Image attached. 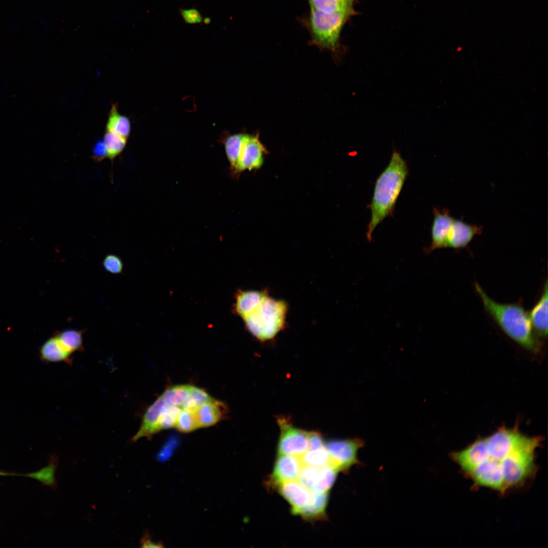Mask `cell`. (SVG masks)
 Segmentation results:
<instances>
[{
    "mask_svg": "<svg viewBox=\"0 0 548 548\" xmlns=\"http://www.w3.org/2000/svg\"><path fill=\"white\" fill-rule=\"evenodd\" d=\"M339 470L330 463L319 468L317 481L311 491L314 493L328 492L334 483Z\"/></svg>",
    "mask_w": 548,
    "mask_h": 548,
    "instance_id": "7402d4cb",
    "label": "cell"
},
{
    "mask_svg": "<svg viewBox=\"0 0 548 548\" xmlns=\"http://www.w3.org/2000/svg\"><path fill=\"white\" fill-rule=\"evenodd\" d=\"M180 14L183 20L188 24H195L202 22L203 18L199 11L196 8L181 9Z\"/></svg>",
    "mask_w": 548,
    "mask_h": 548,
    "instance_id": "1f68e13d",
    "label": "cell"
},
{
    "mask_svg": "<svg viewBox=\"0 0 548 548\" xmlns=\"http://www.w3.org/2000/svg\"><path fill=\"white\" fill-rule=\"evenodd\" d=\"M277 423L280 429L278 455L299 457L305 453L308 450V432L294 426L285 416H279Z\"/></svg>",
    "mask_w": 548,
    "mask_h": 548,
    "instance_id": "8992f818",
    "label": "cell"
},
{
    "mask_svg": "<svg viewBox=\"0 0 548 548\" xmlns=\"http://www.w3.org/2000/svg\"><path fill=\"white\" fill-rule=\"evenodd\" d=\"M165 404L160 397L148 407L143 417L139 430L131 439L133 441L141 437L150 438L160 431L159 418Z\"/></svg>",
    "mask_w": 548,
    "mask_h": 548,
    "instance_id": "4fadbf2b",
    "label": "cell"
},
{
    "mask_svg": "<svg viewBox=\"0 0 548 548\" xmlns=\"http://www.w3.org/2000/svg\"><path fill=\"white\" fill-rule=\"evenodd\" d=\"M278 491L290 504L292 513L297 515L301 509L310 502L312 492L298 482L293 481L278 485Z\"/></svg>",
    "mask_w": 548,
    "mask_h": 548,
    "instance_id": "8fae6325",
    "label": "cell"
},
{
    "mask_svg": "<svg viewBox=\"0 0 548 548\" xmlns=\"http://www.w3.org/2000/svg\"><path fill=\"white\" fill-rule=\"evenodd\" d=\"M303 465L321 468L329 463V457L325 447L309 450L299 457Z\"/></svg>",
    "mask_w": 548,
    "mask_h": 548,
    "instance_id": "d4e9b609",
    "label": "cell"
},
{
    "mask_svg": "<svg viewBox=\"0 0 548 548\" xmlns=\"http://www.w3.org/2000/svg\"><path fill=\"white\" fill-rule=\"evenodd\" d=\"M103 141L107 149V156L111 158L120 153L126 143L125 138L108 130L105 133Z\"/></svg>",
    "mask_w": 548,
    "mask_h": 548,
    "instance_id": "484cf974",
    "label": "cell"
},
{
    "mask_svg": "<svg viewBox=\"0 0 548 548\" xmlns=\"http://www.w3.org/2000/svg\"><path fill=\"white\" fill-rule=\"evenodd\" d=\"M543 438L529 436L516 427H500L465 448L451 452L459 471L474 490L485 488L504 496L530 485L538 470L537 451Z\"/></svg>",
    "mask_w": 548,
    "mask_h": 548,
    "instance_id": "6da1fadb",
    "label": "cell"
},
{
    "mask_svg": "<svg viewBox=\"0 0 548 548\" xmlns=\"http://www.w3.org/2000/svg\"><path fill=\"white\" fill-rule=\"evenodd\" d=\"M356 0H310L311 10L324 13L347 12L354 15Z\"/></svg>",
    "mask_w": 548,
    "mask_h": 548,
    "instance_id": "ffe728a7",
    "label": "cell"
},
{
    "mask_svg": "<svg viewBox=\"0 0 548 548\" xmlns=\"http://www.w3.org/2000/svg\"><path fill=\"white\" fill-rule=\"evenodd\" d=\"M319 472V468L302 465L297 478V482L303 487L311 491L316 483Z\"/></svg>",
    "mask_w": 548,
    "mask_h": 548,
    "instance_id": "f546056e",
    "label": "cell"
},
{
    "mask_svg": "<svg viewBox=\"0 0 548 548\" xmlns=\"http://www.w3.org/2000/svg\"><path fill=\"white\" fill-rule=\"evenodd\" d=\"M72 354L62 344L57 335L47 340L41 349L42 358L48 362H64L70 364L72 362Z\"/></svg>",
    "mask_w": 548,
    "mask_h": 548,
    "instance_id": "2e32d148",
    "label": "cell"
},
{
    "mask_svg": "<svg viewBox=\"0 0 548 548\" xmlns=\"http://www.w3.org/2000/svg\"><path fill=\"white\" fill-rule=\"evenodd\" d=\"M309 1H310V0H309Z\"/></svg>",
    "mask_w": 548,
    "mask_h": 548,
    "instance_id": "8d00e7d4",
    "label": "cell"
},
{
    "mask_svg": "<svg viewBox=\"0 0 548 548\" xmlns=\"http://www.w3.org/2000/svg\"><path fill=\"white\" fill-rule=\"evenodd\" d=\"M361 441L357 439H332L325 442L329 463L339 471L349 468L357 462V452Z\"/></svg>",
    "mask_w": 548,
    "mask_h": 548,
    "instance_id": "52a82bcc",
    "label": "cell"
},
{
    "mask_svg": "<svg viewBox=\"0 0 548 548\" xmlns=\"http://www.w3.org/2000/svg\"><path fill=\"white\" fill-rule=\"evenodd\" d=\"M215 400L203 390L191 386L189 396L182 404L181 408L193 409Z\"/></svg>",
    "mask_w": 548,
    "mask_h": 548,
    "instance_id": "4316f807",
    "label": "cell"
},
{
    "mask_svg": "<svg viewBox=\"0 0 548 548\" xmlns=\"http://www.w3.org/2000/svg\"><path fill=\"white\" fill-rule=\"evenodd\" d=\"M312 492V497L310 502L300 510L297 515H300L303 519L307 520L321 519L325 515L328 501V492Z\"/></svg>",
    "mask_w": 548,
    "mask_h": 548,
    "instance_id": "e0dca14e",
    "label": "cell"
},
{
    "mask_svg": "<svg viewBox=\"0 0 548 548\" xmlns=\"http://www.w3.org/2000/svg\"><path fill=\"white\" fill-rule=\"evenodd\" d=\"M142 546L143 547H161L163 546L161 543H155L151 541L150 537L149 535L146 534L144 536L141 540Z\"/></svg>",
    "mask_w": 548,
    "mask_h": 548,
    "instance_id": "e575fe53",
    "label": "cell"
},
{
    "mask_svg": "<svg viewBox=\"0 0 548 548\" xmlns=\"http://www.w3.org/2000/svg\"><path fill=\"white\" fill-rule=\"evenodd\" d=\"M116 104L112 106L106 124V130L127 138L131 130L130 120L127 117L119 113Z\"/></svg>",
    "mask_w": 548,
    "mask_h": 548,
    "instance_id": "44dd1931",
    "label": "cell"
},
{
    "mask_svg": "<svg viewBox=\"0 0 548 548\" xmlns=\"http://www.w3.org/2000/svg\"><path fill=\"white\" fill-rule=\"evenodd\" d=\"M102 264L105 269L113 274H119L123 271V264L117 255L109 254L104 258Z\"/></svg>",
    "mask_w": 548,
    "mask_h": 548,
    "instance_id": "4dcf8cb0",
    "label": "cell"
},
{
    "mask_svg": "<svg viewBox=\"0 0 548 548\" xmlns=\"http://www.w3.org/2000/svg\"><path fill=\"white\" fill-rule=\"evenodd\" d=\"M482 227L454 219L448 240L447 247L460 249L466 247L476 235L482 232Z\"/></svg>",
    "mask_w": 548,
    "mask_h": 548,
    "instance_id": "7c38bea8",
    "label": "cell"
},
{
    "mask_svg": "<svg viewBox=\"0 0 548 548\" xmlns=\"http://www.w3.org/2000/svg\"><path fill=\"white\" fill-rule=\"evenodd\" d=\"M204 22H205V23H206V24H208V23H209V22H210V19H209V18H206L205 19H204Z\"/></svg>",
    "mask_w": 548,
    "mask_h": 548,
    "instance_id": "d590c367",
    "label": "cell"
},
{
    "mask_svg": "<svg viewBox=\"0 0 548 548\" xmlns=\"http://www.w3.org/2000/svg\"><path fill=\"white\" fill-rule=\"evenodd\" d=\"M352 15L347 12L328 14L311 10L309 26L312 41L320 47L334 51L343 26Z\"/></svg>",
    "mask_w": 548,
    "mask_h": 548,
    "instance_id": "5b68a950",
    "label": "cell"
},
{
    "mask_svg": "<svg viewBox=\"0 0 548 548\" xmlns=\"http://www.w3.org/2000/svg\"><path fill=\"white\" fill-rule=\"evenodd\" d=\"M82 331L75 329L63 330L57 335L65 348L70 352L83 350Z\"/></svg>",
    "mask_w": 548,
    "mask_h": 548,
    "instance_id": "cb8c5ba5",
    "label": "cell"
},
{
    "mask_svg": "<svg viewBox=\"0 0 548 548\" xmlns=\"http://www.w3.org/2000/svg\"><path fill=\"white\" fill-rule=\"evenodd\" d=\"M302 466L300 458L287 455H278L271 476V483L275 486L295 481Z\"/></svg>",
    "mask_w": 548,
    "mask_h": 548,
    "instance_id": "30bf717a",
    "label": "cell"
},
{
    "mask_svg": "<svg viewBox=\"0 0 548 548\" xmlns=\"http://www.w3.org/2000/svg\"><path fill=\"white\" fill-rule=\"evenodd\" d=\"M191 386L179 385L170 387L160 397L167 405L181 407L189 396Z\"/></svg>",
    "mask_w": 548,
    "mask_h": 548,
    "instance_id": "603a6c76",
    "label": "cell"
},
{
    "mask_svg": "<svg viewBox=\"0 0 548 548\" xmlns=\"http://www.w3.org/2000/svg\"><path fill=\"white\" fill-rule=\"evenodd\" d=\"M288 306L284 300L277 299L268 291L258 304L242 318L248 331L260 341L275 338L286 325Z\"/></svg>",
    "mask_w": 548,
    "mask_h": 548,
    "instance_id": "277c9868",
    "label": "cell"
},
{
    "mask_svg": "<svg viewBox=\"0 0 548 548\" xmlns=\"http://www.w3.org/2000/svg\"><path fill=\"white\" fill-rule=\"evenodd\" d=\"M547 293L546 281L540 299L529 315L533 330L542 337L547 335Z\"/></svg>",
    "mask_w": 548,
    "mask_h": 548,
    "instance_id": "9a60e30c",
    "label": "cell"
},
{
    "mask_svg": "<svg viewBox=\"0 0 548 548\" xmlns=\"http://www.w3.org/2000/svg\"><path fill=\"white\" fill-rule=\"evenodd\" d=\"M475 288L487 313L508 337L531 352L539 351L540 345L535 336L529 316L522 306L494 301L477 283Z\"/></svg>",
    "mask_w": 548,
    "mask_h": 548,
    "instance_id": "3957f363",
    "label": "cell"
},
{
    "mask_svg": "<svg viewBox=\"0 0 548 548\" xmlns=\"http://www.w3.org/2000/svg\"><path fill=\"white\" fill-rule=\"evenodd\" d=\"M325 441L320 433L308 432V450H312L324 447Z\"/></svg>",
    "mask_w": 548,
    "mask_h": 548,
    "instance_id": "d6a6232c",
    "label": "cell"
},
{
    "mask_svg": "<svg viewBox=\"0 0 548 548\" xmlns=\"http://www.w3.org/2000/svg\"><path fill=\"white\" fill-rule=\"evenodd\" d=\"M266 290H241L235 296L234 311L242 318L247 315L261 300Z\"/></svg>",
    "mask_w": 548,
    "mask_h": 548,
    "instance_id": "ac0fdd59",
    "label": "cell"
},
{
    "mask_svg": "<svg viewBox=\"0 0 548 548\" xmlns=\"http://www.w3.org/2000/svg\"><path fill=\"white\" fill-rule=\"evenodd\" d=\"M266 152L260 142L258 135L247 134L244 142L237 167L236 175L245 170L259 168L263 162V154Z\"/></svg>",
    "mask_w": 548,
    "mask_h": 548,
    "instance_id": "ba28073f",
    "label": "cell"
},
{
    "mask_svg": "<svg viewBox=\"0 0 548 548\" xmlns=\"http://www.w3.org/2000/svg\"><path fill=\"white\" fill-rule=\"evenodd\" d=\"M193 410L199 428L218 423L223 418L226 408L223 402L215 399L193 408Z\"/></svg>",
    "mask_w": 548,
    "mask_h": 548,
    "instance_id": "5bb4252c",
    "label": "cell"
},
{
    "mask_svg": "<svg viewBox=\"0 0 548 548\" xmlns=\"http://www.w3.org/2000/svg\"><path fill=\"white\" fill-rule=\"evenodd\" d=\"M246 135L244 133L228 135L223 141L231 171L234 175H236L238 160Z\"/></svg>",
    "mask_w": 548,
    "mask_h": 548,
    "instance_id": "d6986e66",
    "label": "cell"
},
{
    "mask_svg": "<svg viewBox=\"0 0 548 548\" xmlns=\"http://www.w3.org/2000/svg\"><path fill=\"white\" fill-rule=\"evenodd\" d=\"M181 409L180 407L165 404L159 418L160 431L175 427Z\"/></svg>",
    "mask_w": 548,
    "mask_h": 548,
    "instance_id": "f1b7e54d",
    "label": "cell"
},
{
    "mask_svg": "<svg viewBox=\"0 0 548 548\" xmlns=\"http://www.w3.org/2000/svg\"><path fill=\"white\" fill-rule=\"evenodd\" d=\"M433 220L431 226V244L429 251L448 246L449 232L454 218L446 209L433 208Z\"/></svg>",
    "mask_w": 548,
    "mask_h": 548,
    "instance_id": "9c48e42d",
    "label": "cell"
},
{
    "mask_svg": "<svg viewBox=\"0 0 548 548\" xmlns=\"http://www.w3.org/2000/svg\"><path fill=\"white\" fill-rule=\"evenodd\" d=\"M93 154L97 159H101L107 156V149L104 141H98L93 148Z\"/></svg>",
    "mask_w": 548,
    "mask_h": 548,
    "instance_id": "836d02e7",
    "label": "cell"
},
{
    "mask_svg": "<svg viewBox=\"0 0 548 548\" xmlns=\"http://www.w3.org/2000/svg\"><path fill=\"white\" fill-rule=\"evenodd\" d=\"M180 432L188 433L198 428L193 409L181 408L175 425Z\"/></svg>",
    "mask_w": 548,
    "mask_h": 548,
    "instance_id": "83f0119b",
    "label": "cell"
},
{
    "mask_svg": "<svg viewBox=\"0 0 548 548\" xmlns=\"http://www.w3.org/2000/svg\"><path fill=\"white\" fill-rule=\"evenodd\" d=\"M407 174L406 161L399 152L393 151L389 164L374 185L370 204L371 217L366 232L369 241L372 239L376 226L392 214Z\"/></svg>",
    "mask_w": 548,
    "mask_h": 548,
    "instance_id": "7a4b0ae2",
    "label": "cell"
}]
</instances>
